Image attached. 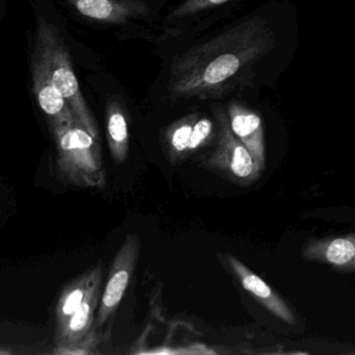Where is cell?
I'll use <instances>...</instances> for the list:
<instances>
[{
    "label": "cell",
    "instance_id": "cell-1",
    "mask_svg": "<svg viewBox=\"0 0 355 355\" xmlns=\"http://www.w3.org/2000/svg\"><path fill=\"white\" fill-rule=\"evenodd\" d=\"M275 33L267 20L253 17L174 58L168 93L173 99L217 96L243 70L269 53Z\"/></svg>",
    "mask_w": 355,
    "mask_h": 355
},
{
    "label": "cell",
    "instance_id": "cell-2",
    "mask_svg": "<svg viewBox=\"0 0 355 355\" xmlns=\"http://www.w3.org/2000/svg\"><path fill=\"white\" fill-rule=\"evenodd\" d=\"M36 53L49 71L53 86L63 95L76 120L98 139V130L92 112L87 105L72 66L69 49L55 24L43 16L37 19L35 47Z\"/></svg>",
    "mask_w": 355,
    "mask_h": 355
},
{
    "label": "cell",
    "instance_id": "cell-3",
    "mask_svg": "<svg viewBox=\"0 0 355 355\" xmlns=\"http://www.w3.org/2000/svg\"><path fill=\"white\" fill-rule=\"evenodd\" d=\"M51 132L57 146L60 178L78 187L105 186V168L98 139L93 137L78 120Z\"/></svg>",
    "mask_w": 355,
    "mask_h": 355
},
{
    "label": "cell",
    "instance_id": "cell-4",
    "mask_svg": "<svg viewBox=\"0 0 355 355\" xmlns=\"http://www.w3.org/2000/svg\"><path fill=\"white\" fill-rule=\"evenodd\" d=\"M218 125V144L205 165L223 172L239 184H249L255 182L261 171L257 167L250 151L232 132L227 112L222 107L215 110Z\"/></svg>",
    "mask_w": 355,
    "mask_h": 355
},
{
    "label": "cell",
    "instance_id": "cell-5",
    "mask_svg": "<svg viewBox=\"0 0 355 355\" xmlns=\"http://www.w3.org/2000/svg\"><path fill=\"white\" fill-rule=\"evenodd\" d=\"M141 241L136 234H128L116 255L109 280L101 295V304L97 313V323L103 325L119 306L128 282L134 273L137 259L140 252Z\"/></svg>",
    "mask_w": 355,
    "mask_h": 355
},
{
    "label": "cell",
    "instance_id": "cell-6",
    "mask_svg": "<svg viewBox=\"0 0 355 355\" xmlns=\"http://www.w3.org/2000/svg\"><path fill=\"white\" fill-rule=\"evenodd\" d=\"M31 71L35 96L39 107L49 118L51 130L73 123L76 120L73 112L63 95L53 86L42 60L35 53L31 60Z\"/></svg>",
    "mask_w": 355,
    "mask_h": 355
},
{
    "label": "cell",
    "instance_id": "cell-7",
    "mask_svg": "<svg viewBox=\"0 0 355 355\" xmlns=\"http://www.w3.org/2000/svg\"><path fill=\"white\" fill-rule=\"evenodd\" d=\"M83 17L101 24H122L143 19L150 13L145 0H67Z\"/></svg>",
    "mask_w": 355,
    "mask_h": 355
},
{
    "label": "cell",
    "instance_id": "cell-8",
    "mask_svg": "<svg viewBox=\"0 0 355 355\" xmlns=\"http://www.w3.org/2000/svg\"><path fill=\"white\" fill-rule=\"evenodd\" d=\"M302 257L340 271L355 272V234L311 240L303 247Z\"/></svg>",
    "mask_w": 355,
    "mask_h": 355
},
{
    "label": "cell",
    "instance_id": "cell-9",
    "mask_svg": "<svg viewBox=\"0 0 355 355\" xmlns=\"http://www.w3.org/2000/svg\"><path fill=\"white\" fill-rule=\"evenodd\" d=\"M227 115L234 134L250 151L261 172L265 169L266 153L263 122L255 112L238 103L227 107Z\"/></svg>",
    "mask_w": 355,
    "mask_h": 355
},
{
    "label": "cell",
    "instance_id": "cell-10",
    "mask_svg": "<svg viewBox=\"0 0 355 355\" xmlns=\"http://www.w3.org/2000/svg\"><path fill=\"white\" fill-rule=\"evenodd\" d=\"M227 261L232 272L240 280L243 288L259 300V303L263 304L270 313H273L278 319L282 320L286 323H296L294 313L291 311L288 305L271 286L266 284L263 278L259 277L232 255H227Z\"/></svg>",
    "mask_w": 355,
    "mask_h": 355
},
{
    "label": "cell",
    "instance_id": "cell-11",
    "mask_svg": "<svg viewBox=\"0 0 355 355\" xmlns=\"http://www.w3.org/2000/svg\"><path fill=\"white\" fill-rule=\"evenodd\" d=\"M101 280L103 278L93 284L78 311L63 326L58 328V345L60 348H74L86 338L94 321L95 311L101 299Z\"/></svg>",
    "mask_w": 355,
    "mask_h": 355
},
{
    "label": "cell",
    "instance_id": "cell-12",
    "mask_svg": "<svg viewBox=\"0 0 355 355\" xmlns=\"http://www.w3.org/2000/svg\"><path fill=\"white\" fill-rule=\"evenodd\" d=\"M103 278V267L101 265L91 269L83 274L78 279L74 280L67 286L61 295L57 306L58 328L61 327L65 322L78 311L83 304L89 291L97 280Z\"/></svg>",
    "mask_w": 355,
    "mask_h": 355
},
{
    "label": "cell",
    "instance_id": "cell-13",
    "mask_svg": "<svg viewBox=\"0 0 355 355\" xmlns=\"http://www.w3.org/2000/svg\"><path fill=\"white\" fill-rule=\"evenodd\" d=\"M107 140L112 155L117 163H122L128 157V126L125 115L119 103H110L107 111Z\"/></svg>",
    "mask_w": 355,
    "mask_h": 355
},
{
    "label": "cell",
    "instance_id": "cell-14",
    "mask_svg": "<svg viewBox=\"0 0 355 355\" xmlns=\"http://www.w3.org/2000/svg\"><path fill=\"white\" fill-rule=\"evenodd\" d=\"M198 116V114H191L170 128L168 132V141L170 144V153L173 157L188 153Z\"/></svg>",
    "mask_w": 355,
    "mask_h": 355
},
{
    "label": "cell",
    "instance_id": "cell-15",
    "mask_svg": "<svg viewBox=\"0 0 355 355\" xmlns=\"http://www.w3.org/2000/svg\"><path fill=\"white\" fill-rule=\"evenodd\" d=\"M228 1L230 0H184L175 9L172 10L169 19H186V18L192 17L201 12L219 7Z\"/></svg>",
    "mask_w": 355,
    "mask_h": 355
},
{
    "label": "cell",
    "instance_id": "cell-16",
    "mask_svg": "<svg viewBox=\"0 0 355 355\" xmlns=\"http://www.w3.org/2000/svg\"><path fill=\"white\" fill-rule=\"evenodd\" d=\"M214 132V124L211 119L207 117L197 118L193 130L192 140H191L190 149L189 151L196 150L199 147L205 145L211 139Z\"/></svg>",
    "mask_w": 355,
    "mask_h": 355
}]
</instances>
